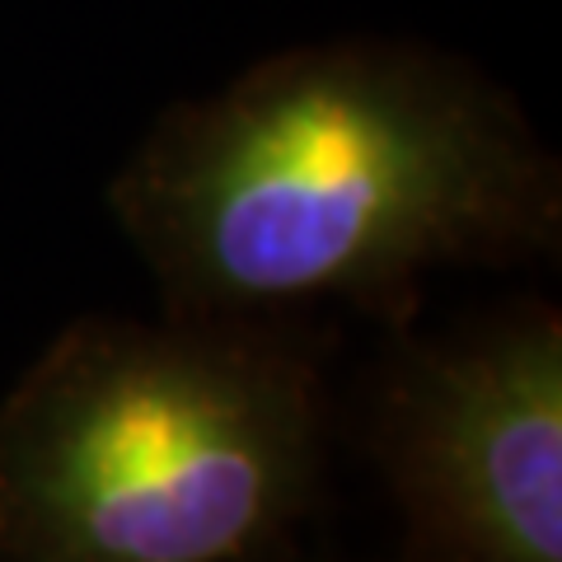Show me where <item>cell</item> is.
Returning <instances> with one entry per match:
<instances>
[{"mask_svg":"<svg viewBox=\"0 0 562 562\" xmlns=\"http://www.w3.org/2000/svg\"><path fill=\"white\" fill-rule=\"evenodd\" d=\"M113 211L188 310L398 305L441 262L549 249L558 173L469 66L338 43L165 113Z\"/></svg>","mask_w":562,"mask_h":562,"instance_id":"obj_1","label":"cell"},{"mask_svg":"<svg viewBox=\"0 0 562 562\" xmlns=\"http://www.w3.org/2000/svg\"><path fill=\"white\" fill-rule=\"evenodd\" d=\"M390 464L441 562H562V328L549 310L413 361Z\"/></svg>","mask_w":562,"mask_h":562,"instance_id":"obj_3","label":"cell"},{"mask_svg":"<svg viewBox=\"0 0 562 562\" xmlns=\"http://www.w3.org/2000/svg\"><path fill=\"white\" fill-rule=\"evenodd\" d=\"M310 371L244 328L76 324L0 403L10 562H244L301 506Z\"/></svg>","mask_w":562,"mask_h":562,"instance_id":"obj_2","label":"cell"}]
</instances>
